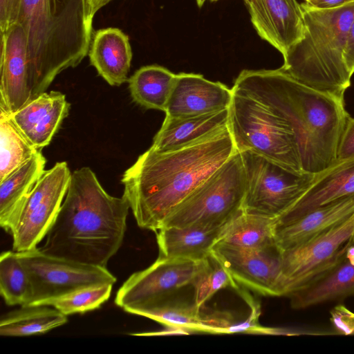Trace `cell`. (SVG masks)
I'll list each match as a JSON object with an SVG mask.
<instances>
[{"instance_id":"obj_1","label":"cell","mask_w":354,"mask_h":354,"mask_svg":"<svg viewBox=\"0 0 354 354\" xmlns=\"http://www.w3.org/2000/svg\"><path fill=\"white\" fill-rule=\"evenodd\" d=\"M236 151L227 127L178 149L149 148L139 156L121 178L138 226L161 229L172 210Z\"/></svg>"},{"instance_id":"obj_2","label":"cell","mask_w":354,"mask_h":354,"mask_svg":"<svg viewBox=\"0 0 354 354\" xmlns=\"http://www.w3.org/2000/svg\"><path fill=\"white\" fill-rule=\"evenodd\" d=\"M232 88L256 98L289 123L305 173H318L337 160L349 116L344 97L308 86L281 68L243 70Z\"/></svg>"},{"instance_id":"obj_3","label":"cell","mask_w":354,"mask_h":354,"mask_svg":"<svg viewBox=\"0 0 354 354\" xmlns=\"http://www.w3.org/2000/svg\"><path fill=\"white\" fill-rule=\"evenodd\" d=\"M130 205L109 194L88 167L71 174L66 196L40 250L82 263L106 267L122 244Z\"/></svg>"},{"instance_id":"obj_4","label":"cell","mask_w":354,"mask_h":354,"mask_svg":"<svg viewBox=\"0 0 354 354\" xmlns=\"http://www.w3.org/2000/svg\"><path fill=\"white\" fill-rule=\"evenodd\" d=\"M17 23L27 37L32 100L88 55L93 24L87 19L86 0H21Z\"/></svg>"},{"instance_id":"obj_5","label":"cell","mask_w":354,"mask_h":354,"mask_svg":"<svg viewBox=\"0 0 354 354\" xmlns=\"http://www.w3.org/2000/svg\"><path fill=\"white\" fill-rule=\"evenodd\" d=\"M300 7L305 34L283 56L281 68L308 86L344 97L352 77L343 54L354 20V2L326 10L305 2Z\"/></svg>"},{"instance_id":"obj_6","label":"cell","mask_w":354,"mask_h":354,"mask_svg":"<svg viewBox=\"0 0 354 354\" xmlns=\"http://www.w3.org/2000/svg\"><path fill=\"white\" fill-rule=\"evenodd\" d=\"M232 89L228 128L236 151H250L292 172L306 174L289 123L256 98L234 88Z\"/></svg>"},{"instance_id":"obj_7","label":"cell","mask_w":354,"mask_h":354,"mask_svg":"<svg viewBox=\"0 0 354 354\" xmlns=\"http://www.w3.org/2000/svg\"><path fill=\"white\" fill-rule=\"evenodd\" d=\"M245 187L241 156L236 151L172 210L162 228L225 227L243 212Z\"/></svg>"},{"instance_id":"obj_8","label":"cell","mask_w":354,"mask_h":354,"mask_svg":"<svg viewBox=\"0 0 354 354\" xmlns=\"http://www.w3.org/2000/svg\"><path fill=\"white\" fill-rule=\"evenodd\" d=\"M245 175L243 211L277 218L310 186L314 174H299L250 151L239 152Z\"/></svg>"},{"instance_id":"obj_9","label":"cell","mask_w":354,"mask_h":354,"mask_svg":"<svg viewBox=\"0 0 354 354\" xmlns=\"http://www.w3.org/2000/svg\"><path fill=\"white\" fill-rule=\"evenodd\" d=\"M30 283L26 306L47 305L77 290L103 284L113 285L115 277L106 267L47 254L40 248L17 252Z\"/></svg>"},{"instance_id":"obj_10","label":"cell","mask_w":354,"mask_h":354,"mask_svg":"<svg viewBox=\"0 0 354 354\" xmlns=\"http://www.w3.org/2000/svg\"><path fill=\"white\" fill-rule=\"evenodd\" d=\"M71 174L66 162L45 171L10 224L14 251L35 249L46 236L66 196Z\"/></svg>"},{"instance_id":"obj_11","label":"cell","mask_w":354,"mask_h":354,"mask_svg":"<svg viewBox=\"0 0 354 354\" xmlns=\"http://www.w3.org/2000/svg\"><path fill=\"white\" fill-rule=\"evenodd\" d=\"M353 232L354 214L310 240L282 251L279 296L288 297L342 259L353 243Z\"/></svg>"},{"instance_id":"obj_12","label":"cell","mask_w":354,"mask_h":354,"mask_svg":"<svg viewBox=\"0 0 354 354\" xmlns=\"http://www.w3.org/2000/svg\"><path fill=\"white\" fill-rule=\"evenodd\" d=\"M198 261L158 257L147 268L132 274L118 290L115 304L129 313L157 305L175 291L192 285Z\"/></svg>"},{"instance_id":"obj_13","label":"cell","mask_w":354,"mask_h":354,"mask_svg":"<svg viewBox=\"0 0 354 354\" xmlns=\"http://www.w3.org/2000/svg\"><path fill=\"white\" fill-rule=\"evenodd\" d=\"M212 252L239 285L264 296L279 297L282 251L277 244L248 249L218 242Z\"/></svg>"},{"instance_id":"obj_14","label":"cell","mask_w":354,"mask_h":354,"mask_svg":"<svg viewBox=\"0 0 354 354\" xmlns=\"http://www.w3.org/2000/svg\"><path fill=\"white\" fill-rule=\"evenodd\" d=\"M259 37L283 56L304 36L306 27L297 0H244Z\"/></svg>"},{"instance_id":"obj_15","label":"cell","mask_w":354,"mask_h":354,"mask_svg":"<svg viewBox=\"0 0 354 354\" xmlns=\"http://www.w3.org/2000/svg\"><path fill=\"white\" fill-rule=\"evenodd\" d=\"M30 101L28 41L17 22L1 33L0 110L11 113Z\"/></svg>"},{"instance_id":"obj_16","label":"cell","mask_w":354,"mask_h":354,"mask_svg":"<svg viewBox=\"0 0 354 354\" xmlns=\"http://www.w3.org/2000/svg\"><path fill=\"white\" fill-rule=\"evenodd\" d=\"M232 88L201 74L180 73L176 80L165 113L171 118L199 115L228 109Z\"/></svg>"},{"instance_id":"obj_17","label":"cell","mask_w":354,"mask_h":354,"mask_svg":"<svg viewBox=\"0 0 354 354\" xmlns=\"http://www.w3.org/2000/svg\"><path fill=\"white\" fill-rule=\"evenodd\" d=\"M354 194V157L337 159L314 174L306 192L285 212L275 218L274 225L294 221L312 210Z\"/></svg>"},{"instance_id":"obj_18","label":"cell","mask_w":354,"mask_h":354,"mask_svg":"<svg viewBox=\"0 0 354 354\" xmlns=\"http://www.w3.org/2000/svg\"><path fill=\"white\" fill-rule=\"evenodd\" d=\"M71 104L64 93L51 91L9 113L21 133L37 150L48 145L68 115Z\"/></svg>"},{"instance_id":"obj_19","label":"cell","mask_w":354,"mask_h":354,"mask_svg":"<svg viewBox=\"0 0 354 354\" xmlns=\"http://www.w3.org/2000/svg\"><path fill=\"white\" fill-rule=\"evenodd\" d=\"M354 214V194L317 207L281 225H274V241L281 250L298 246L346 220Z\"/></svg>"},{"instance_id":"obj_20","label":"cell","mask_w":354,"mask_h":354,"mask_svg":"<svg viewBox=\"0 0 354 354\" xmlns=\"http://www.w3.org/2000/svg\"><path fill=\"white\" fill-rule=\"evenodd\" d=\"M354 295V243L344 256L300 289L290 295V306L305 309L328 301Z\"/></svg>"},{"instance_id":"obj_21","label":"cell","mask_w":354,"mask_h":354,"mask_svg":"<svg viewBox=\"0 0 354 354\" xmlns=\"http://www.w3.org/2000/svg\"><path fill=\"white\" fill-rule=\"evenodd\" d=\"M228 123L229 108L199 115L166 116L150 148L158 152L178 149L227 127Z\"/></svg>"},{"instance_id":"obj_22","label":"cell","mask_w":354,"mask_h":354,"mask_svg":"<svg viewBox=\"0 0 354 354\" xmlns=\"http://www.w3.org/2000/svg\"><path fill=\"white\" fill-rule=\"evenodd\" d=\"M88 55L91 64L109 85L120 86L128 81L132 50L129 37L119 28L95 31Z\"/></svg>"},{"instance_id":"obj_23","label":"cell","mask_w":354,"mask_h":354,"mask_svg":"<svg viewBox=\"0 0 354 354\" xmlns=\"http://www.w3.org/2000/svg\"><path fill=\"white\" fill-rule=\"evenodd\" d=\"M225 227H165L157 231L159 257L199 261L208 256Z\"/></svg>"},{"instance_id":"obj_24","label":"cell","mask_w":354,"mask_h":354,"mask_svg":"<svg viewBox=\"0 0 354 354\" xmlns=\"http://www.w3.org/2000/svg\"><path fill=\"white\" fill-rule=\"evenodd\" d=\"M46 160L38 151L17 169L0 180V225L9 232L21 206L45 172Z\"/></svg>"},{"instance_id":"obj_25","label":"cell","mask_w":354,"mask_h":354,"mask_svg":"<svg viewBox=\"0 0 354 354\" xmlns=\"http://www.w3.org/2000/svg\"><path fill=\"white\" fill-rule=\"evenodd\" d=\"M176 74L156 65L140 68L129 79L133 100L146 109L165 111Z\"/></svg>"},{"instance_id":"obj_26","label":"cell","mask_w":354,"mask_h":354,"mask_svg":"<svg viewBox=\"0 0 354 354\" xmlns=\"http://www.w3.org/2000/svg\"><path fill=\"white\" fill-rule=\"evenodd\" d=\"M47 305L21 306L3 316L0 335L25 337L46 333L68 322L67 315Z\"/></svg>"},{"instance_id":"obj_27","label":"cell","mask_w":354,"mask_h":354,"mask_svg":"<svg viewBox=\"0 0 354 354\" xmlns=\"http://www.w3.org/2000/svg\"><path fill=\"white\" fill-rule=\"evenodd\" d=\"M274 221L243 211L225 227L218 242L248 249L271 246L276 244Z\"/></svg>"},{"instance_id":"obj_28","label":"cell","mask_w":354,"mask_h":354,"mask_svg":"<svg viewBox=\"0 0 354 354\" xmlns=\"http://www.w3.org/2000/svg\"><path fill=\"white\" fill-rule=\"evenodd\" d=\"M38 151L21 133L8 113L0 110V180Z\"/></svg>"},{"instance_id":"obj_29","label":"cell","mask_w":354,"mask_h":354,"mask_svg":"<svg viewBox=\"0 0 354 354\" xmlns=\"http://www.w3.org/2000/svg\"><path fill=\"white\" fill-rule=\"evenodd\" d=\"M0 292L8 306H26L30 300V280L15 251H6L1 254Z\"/></svg>"},{"instance_id":"obj_30","label":"cell","mask_w":354,"mask_h":354,"mask_svg":"<svg viewBox=\"0 0 354 354\" xmlns=\"http://www.w3.org/2000/svg\"><path fill=\"white\" fill-rule=\"evenodd\" d=\"M192 286L194 290V303L198 307L205 306L221 289L227 287L239 288V285L212 251L208 256L198 261L197 272Z\"/></svg>"},{"instance_id":"obj_31","label":"cell","mask_w":354,"mask_h":354,"mask_svg":"<svg viewBox=\"0 0 354 354\" xmlns=\"http://www.w3.org/2000/svg\"><path fill=\"white\" fill-rule=\"evenodd\" d=\"M137 315L150 318L165 326H174L191 332H204L201 307L183 301L166 299L140 311Z\"/></svg>"},{"instance_id":"obj_32","label":"cell","mask_w":354,"mask_h":354,"mask_svg":"<svg viewBox=\"0 0 354 354\" xmlns=\"http://www.w3.org/2000/svg\"><path fill=\"white\" fill-rule=\"evenodd\" d=\"M112 287V284H103L83 288L52 301L49 306L67 316L91 311L109 299Z\"/></svg>"},{"instance_id":"obj_33","label":"cell","mask_w":354,"mask_h":354,"mask_svg":"<svg viewBox=\"0 0 354 354\" xmlns=\"http://www.w3.org/2000/svg\"><path fill=\"white\" fill-rule=\"evenodd\" d=\"M204 332L210 333H228L229 328L235 322L228 312L207 310L205 306L201 307Z\"/></svg>"},{"instance_id":"obj_34","label":"cell","mask_w":354,"mask_h":354,"mask_svg":"<svg viewBox=\"0 0 354 354\" xmlns=\"http://www.w3.org/2000/svg\"><path fill=\"white\" fill-rule=\"evenodd\" d=\"M330 322L337 334L354 335V313L344 306H337L331 310Z\"/></svg>"},{"instance_id":"obj_35","label":"cell","mask_w":354,"mask_h":354,"mask_svg":"<svg viewBox=\"0 0 354 354\" xmlns=\"http://www.w3.org/2000/svg\"><path fill=\"white\" fill-rule=\"evenodd\" d=\"M21 0H0V30L6 32L18 21Z\"/></svg>"},{"instance_id":"obj_36","label":"cell","mask_w":354,"mask_h":354,"mask_svg":"<svg viewBox=\"0 0 354 354\" xmlns=\"http://www.w3.org/2000/svg\"><path fill=\"white\" fill-rule=\"evenodd\" d=\"M354 157V118L348 117L339 139L337 159Z\"/></svg>"},{"instance_id":"obj_37","label":"cell","mask_w":354,"mask_h":354,"mask_svg":"<svg viewBox=\"0 0 354 354\" xmlns=\"http://www.w3.org/2000/svg\"><path fill=\"white\" fill-rule=\"evenodd\" d=\"M343 56L348 70L353 75L354 73V20L347 35Z\"/></svg>"},{"instance_id":"obj_38","label":"cell","mask_w":354,"mask_h":354,"mask_svg":"<svg viewBox=\"0 0 354 354\" xmlns=\"http://www.w3.org/2000/svg\"><path fill=\"white\" fill-rule=\"evenodd\" d=\"M354 0H309L305 2L309 7L316 9H333L353 3Z\"/></svg>"},{"instance_id":"obj_39","label":"cell","mask_w":354,"mask_h":354,"mask_svg":"<svg viewBox=\"0 0 354 354\" xmlns=\"http://www.w3.org/2000/svg\"><path fill=\"white\" fill-rule=\"evenodd\" d=\"M112 0H87L86 16L88 21L93 24V18L97 12Z\"/></svg>"},{"instance_id":"obj_40","label":"cell","mask_w":354,"mask_h":354,"mask_svg":"<svg viewBox=\"0 0 354 354\" xmlns=\"http://www.w3.org/2000/svg\"><path fill=\"white\" fill-rule=\"evenodd\" d=\"M192 333L189 330L174 327V326H166L165 330L158 332L153 333H134L132 335L137 336H151V335H181V334H189Z\"/></svg>"},{"instance_id":"obj_41","label":"cell","mask_w":354,"mask_h":354,"mask_svg":"<svg viewBox=\"0 0 354 354\" xmlns=\"http://www.w3.org/2000/svg\"><path fill=\"white\" fill-rule=\"evenodd\" d=\"M207 0H196V3H197V5L198 7H201L202 6H203V4L205 3V2Z\"/></svg>"},{"instance_id":"obj_42","label":"cell","mask_w":354,"mask_h":354,"mask_svg":"<svg viewBox=\"0 0 354 354\" xmlns=\"http://www.w3.org/2000/svg\"><path fill=\"white\" fill-rule=\"evenodd\" d=\"M352 240H353V242L354 243V232L353 233V235H352V237H351Z\"/></svg>"},{"instance_id":"obj_43","label":"cell","mask_w":354,"mask_h":354,"mask_svg":"<svg viewBox=\"0 0 354 354\" xmlns=\"http://www.w3.org/2000/svg\"><path fill=\"white\" fill-rule=\"evenodd\" d=\"M211 1H218V0H209Z\"/></svg>"},{"instance_id":"obj_44","label":"cell","mask_w":354,"mask_h":354,"mask_svg":"<svg viewBox=\"0 0 354 354\" xmlns=\"http://www.w3.org/2000/svg\"><path fill=\"white\" fill-rule=\"evenodd\" d=\"M304 1H305V2H308L309 0H304Z\"/></svg>"},{"instance_id":"obj_45","label":"cell","mask_w":354,"mask_h":354,"mask_svg":"<svg viewBox=\"0 0 354 354\" xmlns=\"http://www.w3.org/2000/svg\"><path fill=\"white\" fill-rule=\"evenodd\" d=\"M86 1H87V0H86Z\"/></svg>"}]
</instances>
